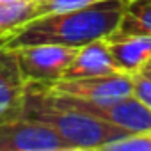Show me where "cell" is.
Returning a JSON list of instances; mask_svg holds the SVG:
<instances>
[{"mask_svg":"<svg viewBox=\"0 0 151 151\" xmlns=\"http://www.w3.org/2000/svg\"><path fill=\"white\" fill-rule=\"evenodd\" d=\"M23 117L41 121L53 128L73 149H103L126 135L128 130L98 119L91 114L53 103L45 94L27 87Z\"/></svg>","mask_w":151,"mask_h":151,"instance_id":"obj_2","label":"cell"},{"mask_svg":"<svg viewBox=\"0 0 151 151\" xmlns=\"http://www.w3.org/2000/svg\"><path fill=\"white\" fill-rule=\"evenodd\" d=\"M27 87L45 94L48 100H52L57 105L91 114V116L103 119L110 124L121 126V128L128 130L130 133L151 130V109L146 107L133 94L119 98V100H112V101H87V100L71 98V96L53 94L41 82H27Z\"/></svg>","mask_w":151,"mask_h":151,"instance_id":"obj_3","label":"cell"},{"mask_svg":"<svg viewBox=\"0 0 151 151\" xmlns=\"http://www.w3.org/2000/svg\"><path fill=\"white\" fill-rule=\"evenodd\" d=\"M27 82L22 75L16 52L0 46V123L23 116Z\"/></svg>","mask_w":151,"mask_h":151,"instance_id":"obj_7","label":"cell"},{"mask_svg":"<svg viewBox=\"0 0 151 151\" xmlns=\"http://www.w3.org/2000/svg\"><path fill=\"white\" fill-rule=\"evenodd\" d=\"M105 39L114 64L121 73L135 75L142 71L151 59V36L128 34L116 29Z\"/></svg>","mask_w":151,"mask_h":151,"instance_id":"obj_8","label":"cell"},{"mask_svg":"<svg viewBox=\"0 0 151 151\" xmlns=\"http://www.w3.org/2000/svg\"><path fill=\"white\" fill-rule=\"evenodd\" d=\"M126 2L128 0H103L73 11L43 14L0 39V46L20 48L46 43L84 46L98 37H107L117 29Z\"/></svg>","mask_w":151,"mask_h":151,"instance_id":"obj_1","label":"cell"},{"mask_svg":"<svg viewBox=\"0 0 151 151\" xmlns=\"http://www.w3.org/2000/svg\"><path fill=\"white\" fill-rule=\"evenodd\" d=\"M142 73H144V75H147V77H149V78H151V69H144V71H142Z\"/></svg>","mask_w":151,"mask_h":151,"instance_id":"obj_15","label":"cell"},{"mask_svg":"<svg viewBox=\"0 0 151 151\" xmlns=\"http://www.w3.org/2000/svg\"><path fill=\"white\" fill-rule=\"evenodd\" d=\"M107 151H151V130L130 133L116 142L107 144Z\"/></svg>","mask_w":151,"mask_h":151,"instance_id":"obj_12","label":"cell"},{"mask_svg":"<svg viewBox=\"0 0 151 151\" xmlns=\"http://www.w3.org/2000/svg\"><path fill=\"white\" fill-rule=\"evenodd\" d=\"M117 30L151 36V0H128Z\"/></svg>","mask_w":151,"mask_h":151,"instance_id":"obj_11","label":"cell"},{"mask_svg":"<svg viewBox=\"0 0 151 151\" xmlns=\"http://www.w3.org/2000/svg\"><path fill=\"white\" fill-rule=\"evenodd\" d=\"M144 69H151V59H149V62H147V64L144 66ZM144 69H142V71H144Z\"/></svg>","mask_w":151,"mask_h":151,"instance_id":"obj_16","label":"cell"},{"mask_svg":"<svg viewBox=\"0 0 151 151\" xmlns=\"http://www.w3.org/2000/svg\"><path fill=\"white\" fill-rule=\"evenodd\" d=\"M133 78V96H137L146 107L151 109V78L142 71L132 75Z\"/></svg>","mask_w":151,"mask_h":151,"instance_id":"obj_14","label":"cell"},{"mask_svg":"<svg viewBox=\"0 0 151 151\" xmlns=\"http://www.w3.org/2000/svg\"><path fill=\"white\" fill-rule=\"evenodd\" d=\"M50 93L71 96L87 101H112L133 94V78L128 73H110L82 78H59L52 84H43Z\"/></svg>","mask_w":151,"mask_h":151,"instance_id":"obj_6","label":"cell"},{"mask_svg":"<svg viewBox=\"0 0 151 151\" xmlns=\"http://www.w3.org/2000/svg\"><path fill=\"white\" fill-rule=\"evenodd\" d=\"M80 46L68 45H29L13 48L18 57V64L25 82L52 84L62 75Z\"/></svg>","mask_w":151,"mask_h":151,"instance_id":"obj_4","label":"cell"},{"mask_svg":"<svg viewBox=\"0 0 151 151\" xmlns=\"http://www.w3.org/2000/svg\"><path fill=\"white\" fill-rule=\"evenodd\" d=\"M43 16L37 0H0V39Z\"/></svg>","mask_w":151,"mask_h":151,"instance_id":"obj_10","label":"cell"},{"mask_svg":"<svg viewBox=\"0 0 151 151\" xmlns=\"http://www.w3.org/2000/svg\"><path fill=\"white\" fill-rule=\"evenodd\" d=\"M0 151H75L48 124L16 117L0 123Z\"/></svg>","mask_w":151,"mask_h":151,"instance_id":"obj_5","label":"cell"},{"mask_svg":"<svg viewBox=\"0 0 151 151\" xmlns=\"http://www.w3.org/2000/svg\"><path fill=\"white\" fill-rule=\"evenodd\" d=\"M117 73L114 59L110 55L105 37H98L78 48L69 66L66 68L62 78H82V77H98V75Z\"/></svg>","mask_w":151,"mask_h":151,"instance_id":"obj_9","label":"cell"},{"mask_svg":"<svg viewBox=\"0 0 151 151\" xmlns=\"http://www.w3.org/2000/svg\"><path fill=\"white\" fill-rule=\"evenodd\" d=\"M98 2H103V0H37L39 9H41L43 14L60 13V11H73V9H80V7L98 4Z\"/></svg>","mask_w":151,"mask_h":151,"instance_id":"obj_13","label":"cell"}]
</instances>
